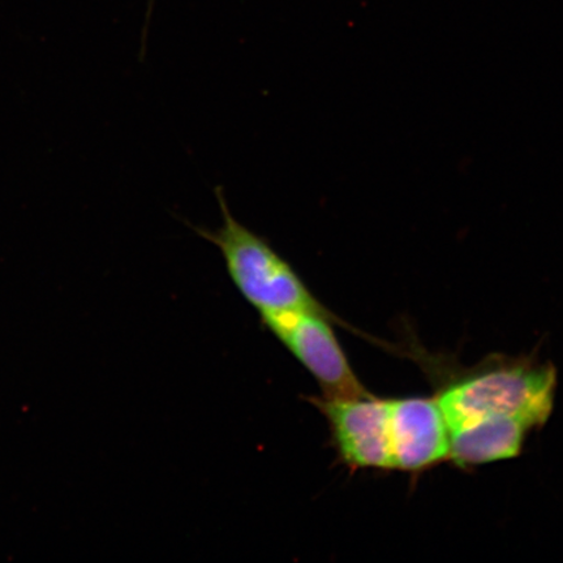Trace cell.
I'll list each match as a JSON object with an SVG mask.
<instances>
[{"label":"cell","mask_w":563,"mask_h":563,"mask_svg":"<svg viewBox=\"0 0 563 563\" xmlns=\"http://www.w3.org/2000/svg\"><path fill=\"white\" fill-rule=\"evenodd\" d=\"M263 325L298 358L320 385L322 398L368 396L325 316L308 312L260 314Z\"/></svg>","instance_id":"3"},{"label":"cell","mask_w":563,"mask_h":563,"mask_svg":"<svg viewBox=\"0 0 563 563\" xmlns=\"http://www.w3.org/2000/svg\"><path fill=\"white\" fill-rule=\"evenodd\" d=\"M216 197L221 208L222 227L194 230L221 252L229 277L242 297L260 314L317 313L342 325L343 322L309 290L294 266L265 238L236 220L221 187L216 188Z\"/></svg>","instance_id":"2"},{"label":"cell","mask_w":563,"mask_h":563,"mask_svg":"<svg viewBox=\"0 0 563 563\" xmlns=\"http://www.w3.org/2000/svg\"><path fill=\"white\" fill-rule=\"evenodd\" d=\"M533 429L516 418H489L450 432V456L457 467L512 460Z\"/></svg>","instance_id":"6"},{"label":"cell","mask_w":563,"mask_h":563,"mask_svg":"<svg viewBox=\"0 0 563 563\" xmlns=\"http://www.w3.org/2000/svg\"><path fill=\"white\" fill-rule=\"evenodd\" d=\"M558 373L533 357H492L450 383L438 397L449 433L489 418L545 426L554 406Z\"/></svg>","instance_id":"1"},{"label":"cell","mask_w":563,"mask_h":563,"mask_svg":"<svg viewBox=\"0 0 563 563\" xmlns=\"http://www.w3.org/2000/svg\"><path fill=\"white\" fill-rule=\"evenodd\" d=\"M390 400L394 470L418 474L450 456V433L438 398Z\"/></svg>","instance_id":"5"},{"label":"cell","mask_w":563,"mask_h":563,"mask_svg":"<svg viewBox=\"0 0 563 563\" xmlns=\"http://www.w3.org/2000/svg\"><path fill=\"white\" fill-rule=\"evenodd\" d=\"M327 419L338 462L351 471L394 470L390 400L373 397H309Z\"/></svg>","instance_id":"4"}]
</instances>
